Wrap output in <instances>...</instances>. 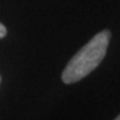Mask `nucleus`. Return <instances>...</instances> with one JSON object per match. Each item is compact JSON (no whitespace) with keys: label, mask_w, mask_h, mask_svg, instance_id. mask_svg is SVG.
I'll list each match as a JSON object with an SVG mask.
<instances>
[{"label":"nucleus","mask_w":120,"mask_h":120,"mask_svg":"<svg viewBox=\"0 0 120 120\" xmlns=\"http://www.w3.org/2000/svg\"><path fill=\"white\" fill-rule=\"evenodd\" d=\"M110 31L104 30L97 33L72 56L63 71L61 79L65 83H75L90 75L104 59L110 41Z\"/></svg>","instance_id":"obj_1"},{"label":"nucleus","mask_w":120,"mask_h":120,"mask_svg":"<svg viewBox=\"0 0 120 120\" xmlns=\"http://www.w3.org/2000/svg\"><path fill=\"white\" fill-rule=\"evenodd\" d=\"M5 36H6V27L0 23V38H4Z\"/></svg>","instance_id":"obj_2"},{"label":"nucleus","mask_w":120,"mask_h":120,"mask_svg":"<svg viewBox=\"0 0 120 120\" xmlns=\"http://www.w3.org/2000/svg\"><path fill=\"white\" fill-rule=\"evenodd\" d=\"M115 120H120V115H119V116H118V118H116Z\"/></svg>","instance_id":"obj_3"},{"label":"nucleus","mask_w":120,"mask_h":120,"mask_svg":"<svg viewBox=\"0 0 120 120\" xmlns=\"http://www.w3.org/2000/svg\"><path fill=\"white\" fill-rule=\"evenodd\" d=\"M0 81H1V79H0Z\"/></svg>","instance_id":"obj_4"}]
</instances>
